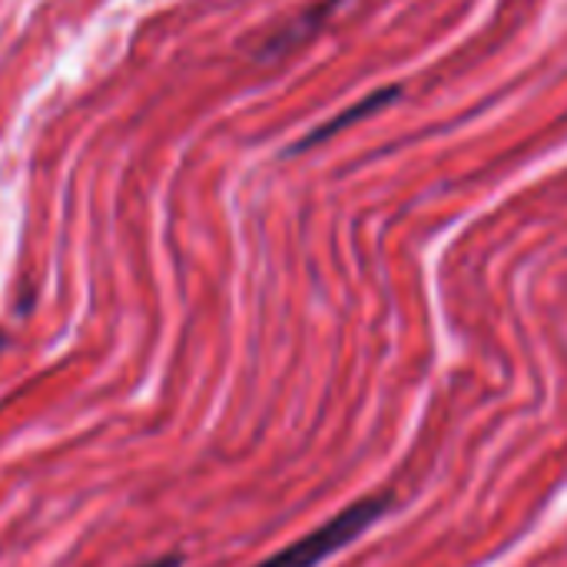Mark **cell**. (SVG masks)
I'll use <instances>...</instances> for the list:
<instances>
[{"label": "cell", "instance_id": "3957f363", "mask_svg": "<svg viewBox=\"0 0 567 567\" xmlns=\"http://www.w3.org/2000/svg\"><path fill=\"white\" fill-rule=\"evenodd\" d=\"M179 565H183V561L173 555V558H159V561H150V565H143V567H179Z\"/></svg>", "mask_w": 567, "mask_h": 567}, {"label": "cell", "instance_id": "7a4b0ae2", "mask_svg": "<svg viewBox=\"0 0 567 567\" xmlns=\"http://www.w3.org/2000/svg\"><path fill=\"white\" fill-rule=\"evenodd\" d=\"M399 96V86H385V90H379V93H372V96H365L359 106H349L346 113H339L332 123H322L316 133H309L306 140H299L296 146H292V153H299V150H309V146H316V143H322V140H329V136H336V133H342L349 123H359V120H365V116H372L375 110H382L389 100H395Z\"/></svg>", "mask_w": 567, "mask_h": 567}, {"label": "cell", "instance_id": "277c9868", "mask_svg": "<svg viewBox=\"0 0 567 567\" xmlns=\"http://www.w3.org/2000/svg\"><path fill=\"white\" fill-rule=\"evenodd\" d=\"M0 349H3V336H0Z\"/></svg>", "mask_w": 567, "mask_h": 567}, {"label": "cell", "instance_id": "6da1fadb", "mask_svg": "<svg viewBox=\"0 0 567 567\" xmlns=\"http://www.w3.org/2000/svg\"><path fill=\"white\" fill-rule=\"evenodd\" d=\"M385 508H389V498H362L349 505L346 512H339L332 522L319 525L316 532L302 535L299 542H292L289 548L276 551L272 558L259 561L256 567H319L332 555H339L342 548H349L359 535H365L385 515Z\"/></svg>", "mask_w": 567, "mask_h": 567}]
</instances>
